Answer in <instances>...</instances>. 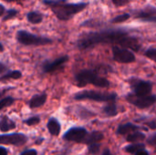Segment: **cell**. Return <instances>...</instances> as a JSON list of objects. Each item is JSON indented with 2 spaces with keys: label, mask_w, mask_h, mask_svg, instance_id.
<instances>
[{
  "label": "cell",
  "mask_w": 156,
  "mask_h": 155,
  "mask_svg": "<svg viewBox=\"0 0 156 155\" xmlns=\"http://www.w3.org/2000/svg\"><path fill=\"white\" fill-rule=\"evenodd\" d=\"M88 147H89V153L92 155H96L100 151V143H99L90 144V145H88Z\"/></svg>",
  "instance_id": "26"
},
{
  "label": "cell",
  "mask_w": 156,
  "mask_h": 155,
  "mask_svg": "<svg viewBox=\"0 0 156 155\" xmlns=\"http://www.w3.org/2000/svg\"><path fill=\"white\" fill-rule=\"evenodd\" d=\"M129 83L133 90V94H135L137 96L149 95L152 91L153 85L149 81L143 80V79H132L129 80Z\"/></svg>",
  "instance_id": "8"
},
{
  "label": "cell",
  "mask_w": 156,
  "mask_h": 155,
  "mask_svg": "<svg viewBox=\"0 0 156 155\" xmlns=\"http://www.w3.org/2000/svg\"><path fill=\"white\" fill-rule=\"evenodd\" d=\"M134 155H149V153L147 151H145V149H143V150H140L139 152H137L136 153H134Z\"/></svg>",
  "instance_id": "33"
},
{
  "label": "cell",
  "mask_w": 156,
  "mask_h": 155,
  "mask_svg": "<svg viewBox=\"0 0 156 155\" xmlns=\"http://www.w3.org/2000/svg\"><path fill=\"white\" fill-rule=\"evenodd\" d=\"M127 100L139 109H146L151 107L156 102L155 95H145V96H137L135 94H130L127 96Z\"/></svg>",
  "instance_id": "6"
},
{
  "label": "cell",
  "mask_w": 156,
  "mask_h": 155,
  "mask_svg": "<svg viewBox=\"0 0 156 155\" xmlns=\"http://www.w3.org/2000/svg\"><path fill=\"white\" fill-rule=\"evenodd\" d=\"M40 122V118L39 116H32L27 120L24 121V123L26 125H28V126H33V125H37Z\"/></svg>",
  "instance_id": "24"
},
{
  "label": "cell",
  "mask_w": 156,
  "mask_h": 155,
  "mask_svg": "<svg viewBox=\"0 0 156 155\" xmlns=\"http://www.w3.org/2000/svg\"><path fill=\"white\" fill-rule=\"evenodd\" d=\"M147 125L151 128V129H156V121H153V122H150L147 123Z\"/></svg>",
  "instance_id": "34"
},
{
  "label": "cell",
  "mask_w": 156,
  "mask_h": 155,
  "mask_svg": "<svg viewBox=\"0 0 156 155\" xmlns=\"http://www.w3.org/2000/svg\"><path fill=\"white\" fill-rule=\"evenodd\" d=\"M47 127H48V132L53 136H58L60 133L61 126H60L59 122L56 118H50L48 122Z\"/></svg>",
  "instance_id": "14"
},
{
  "label": "cell",
  "mask_w": 156,
  "mask_h": 155,
  "mask_svg": "<svg viewBox=\"0 0 156 155\" xmlns=\"http://www.w3.org/2000/svg\"><path fill=\"white\" fill-rule=\"evenodd\" d=\"M5 5H3L2 4H0V16H3V15L5 14Z\"/></svg>",
  "instance_id": "36"
},
{
  "label": "cell",
  "mask_w": 156,
  "mask_h": 155,
  "mask_svg": "<svg viewBox=\"0 0 156 155\" xmlns=\"http://www.w3.org/2000/svg\"><path fill=\"white\" fill-rule=\"evenodd\" d=\"M5 2H8V3H11V2H16V1H23V0H3Z\"/></svg>",
  "instance_id": "39"
},
{
  "label": "cell",
  "mask_w": 156,
  "mask_h": 155,
  "mask_svg": "<svg viewBox=\"0 0 156 155\" xmlns=\"http://www.w3.org/2000/svg\"><path fill=\"white\" fill-rule=\"evenodd\" d=\"M0 155H8V152L5 148L0 146Z\"/></svg>",
  "instance_id": "35"
},
{
  "label": "cell",
  "mask_w": 156,
  "mask_h": 155,
  "mask_svg": "<svg viewBox=\"0 0 156 155\" xmlns=\"http://www.w3.org/2000/svg\"><path fill=\"white\" fill-rule=\"evenodd\" d=\"M139 129L138 126L133 124V123H125V124H122V125H120L117 129V133L118 134H121V135H126V134H129L131 132H133L135 131H137Z\"/></svg>",
  "instance_id": "15"
},
{
  "label": "cell",
  "mask_w": 156,
  "mask_h": 155,
  "mask_svg": "<svg viewBox=\"0 0 156 155\" xmlns=\"http://www.w3.org/2000/svg\"><path fill=\"white\" fill-rule=\"evenodd\" d=\"M65 0H42L43 3L51 7L54 15L63 21H67L72 18L76 14L81 12L88 5L86 3H77V4H67L64 3Z\"/></svg>",
  "instance_id": "2"
},
{
  "label": "cell",
  "mask_w": 156,
  "mask_h": 155,
  "mask_svg": "<svg viewBox=\"0 0 156 155\" xmlns=\"http://www.w3.org/2000/svg\"><path fill=\"white\" fill-rule=\"evenodd\" d=\"M18 14V11L15 8H10V9H6L5 14L3 15L2 20L3 21H7L9 19H12L14 17H16Z\"/></svg>",
  "instance_id": "22"
},
{
  "label": "cell",
  "mask_w": 156,
  "mask_h": 155,
  "mask_svg": "<svg viewBox=\"0 0 156 155\" xmlns=\"http://www.w3.org/2000/svg\"><path fill=\"white\" fill-rule=\"evenodd\" d=\"M116 98L117 95L115 93H107V92H100V91H93V90L81 91L74 96V99L77 100H90L101 101V102L114 101Z\"/></svg>",
  "instance_id": "5"
},
{
  "label": "cell",
  "mask_w": 156,
  "mask_h": 155,
  "mask_svg": "<svg viewBox=\"0 0 156 155\" xmlns=\"http://www.w3.org/2000/svg\"><path fill=\"white\" fill-rule=\"evenodd\" d=\"M7 70H8L7 66H6L5 64L2 63V62H0V75L4 74V73H5V72H6Z\"/></svg>",
  "instance_id": "31"
},
{
  "label": "cell",
  "mask_w": 156,
  "mask_h": 155,
  "mask_svg": "<svg viewBox=\"0 0 156 155\" xmlns=\"http://www.w3.org/2000/svg\"><path fill=\"white\" fill-rule=\"evenodd\" d=\"M16 40L18 43L24 46H46L48 44H51L53 41L52 39L47 37H41L37 36L32 33H29L26 30L20 29L16 32Z\"/></svg>",
  "instance_id": "4"
},
{
  "label": "cell",
  "mask_w": 156,
  "mask_h": 155,
  "mask_svg": "<svg viewBox=\"0 0 156 155\" xmlns=\"http://www.w3.org/2000/svg\"><path fill=\"white\" fill-rule=\"evenodd\" d=\"M69 60V56L59 57L52 61H46L42 64V71L44 73H52L61 69Z\"/></svg>",
  "instance_id": "11"
},
{
  "label": "cell",
  "mask_w": 156,
  "mask_h": 155,
  "mask_svg": "<svg viewBox=\"0 0 156 155\" xmlns=\"http://www.w3.org/2000/svg\"><path fill=\"white\" fill-rule=\"evenodd\" d=\"M15 100H16L13 97H10V96H7L5 98H3L2 100H0V111L5 109V108L10 107L11 105H13Z\"/></svg>",
  "instance_id": "23"
},
{
  "label": "cell",
  "mask_w": 156,
  "mask_h": 155,
  "mask_svg": "<svg viewBox=\"0 0 156 155\" xmlns=\"http://www.w3.org/2000/svg\"><path fill=\"white\" fill-rule=\"evenodd\" d=\"M143 20H144V21H147V22H154V23H156V15L151 16H148V17H146V18H144Z\"/></svg>",
  "instance_id": "32"
},
{
  "label": "cell",
  "mask_w": 156,
  "mask_h": 155,
  "mask_svg": "<svg viewBox=\"0 0 156 155\" xmlns=\"http://www.w3.org/2000/svg\"><path fill=\"white\" fill-rule=\"evenodd\" d=\"M130 17H131V16L129 14H122V15L117 16L114 18H112V23H122V22H124V21L128 20Z\"/></svg>",
  "instance_id": "25"
},
{
  "label": "cell",
  "mask_w": 156,
  "mask_h": 155,
  "mask_svg": "<svg viewBox=\"0 0 156 155\" xmlns=\"http://www.w3.org/2000/svg\"><path fill=\"white\" fill-rule=\"evenodd\" d=\"M112 55H113L114 60L120 63L127 64V63H133L135 61L134 54L127 48H121L118 47H113Z\"/></svg>",
  "instance_id": "10"
},
{
  "label": "cell",
  "mask_w": 156,
  "mask_h": 155,
  "mask_svg": "<svg viewBox=\"0 0 156 155\" xmlns=\"http://www.w3.org/2000/svg\"><path fill=\"white\" fill-rule=\"evenodd\" d=\"M102 155H112L111 153V151L109 149H105L102 153Z\"/></svg>",
  "instance_id": "37"
},
{
  "label": "cell",
  "mask_w": 156,
  "mask_h": 155,
  "mask_svg": "<svg viewBox=\"0 0 156 155\" xmlns=\"http://www.w3.org/2000/svg\"><path fill=\"white\" fill-rule=\"evenodd\" d=\"M88 134L89 133L85 128H83V127H73V128H70L69 131H67L64 133L63 139L66 141H69V142L82 143H84Z\"/></svg>",
  "instance_id": "7"
},
{
  "label": "cell",
  "mask_w": 156,
  "mask_h": 155,
  "mask_svg": "<svg viewBox=\"0 0 156 155\" xmlns=\"http://www.w3.org/2000/svg\"><path fill=\"white\" fill-rule=\"evenodd\" d=\"M100 44H118L135 51H138L141 47L138 38L124 29H107L90 32L81 36L77 41V47L81 50L91 48Z\"/></svg>",
  "instance_id": "1"
},
{
  "label": "cell",
  "mask_w": 156,
  "mask_h": 155,
  "mask_svg": "<svg viewBox=\"0 0 156 155\" xmlns=\"http://www.w3.org/2000/svg\"><path fill=\"white\" fill-rule=\"evenodd\" d=\"M76 85L78 87H85L88 84H92L99 88H109L110 81L102 77L98 76L96 71L92 69H83L75 76Z\"/></svg>",
  "instance_id": "3"
},
{
  "label": "cell",
  "mask_w": 156,
  "mask_h": 155,
  "mask_svg": "<svg viewBox=\"0 0 156 155\" xmlns=\"http://www.w3.org/2000/svg\"><path fill=\"white\" fill-rule=\"evenodd\" d=\"M147 143L153 146H156V133L153 134L148 140H147Z\"/></svg>",
  "instance_id": "29"
},
{
  "label": "cell",
  "mask_w": 156,
  "mask_h": 155,
  "mask_svg": "<svg viewBox=\"0 0 156 155\" xmlns=\"http://www.w3.org/2000/svg\"><path fill=\"white\" fill-rule=\"evenodd\" d=\"M27 19L31 24H39L43 20V15L37 11H32L27 14Z\"/></svg>",
  "instance_id": "18"
},
{
  "label": "cell",
  "mask_w": 156,
  "mask_h": 155,
  "mask_svg": "<svg viewBox=\"0 0 156 155\" xmlns=\"http://www.w3.org/2000/svg\"><path fill=\"white\" fill-rule=\"evenodd\" d=\"M112 3L116 6H122L129 3V0H112Z\"/></svg>",
  "instance_id": "28"
},
{
  "label": "cell",
  "mask_w": 156,
  "mask_h": 155,
  "mask_svg": "<svg viewBox=\"0 0 156 155\" xmlns=\"http://www.w3.org/2000/svg\"><path fill=\"white\" fill-rule=\"evenodd\" d=\"M21 155H37V152L34 149H30L24 151L23 153H21Z\"/></svg>",
  "instance_id": "30"
},
{
  "label": "cell",
  "mask_w": 156,
  "mask_h": 155,
  "mask_svg": "<svg viewBox=\"0 0 156 155\" xmlns=\"http://www.w3.org/2000/svg\"><path fill=\"white\" fill-rule=\"evenodd\" d=\"M103 112L108 117L116 116L118 113V111H117V107H116V104L114 103V101L108 102V104L103 108Z\"/></svg>",
  "instance_id": "19"
},
{
  "label": "cell",
  "mask_w": 156,
  "mask_h": 155,
  "mask_svg": "<svg viewBox=\"0 0 156 155\" xmlns=\"http://www.w3.org/2000/svg\"><path fill=\"white\" fill-rule=\"evenodd\" d=\"M27 142V137L23 133H7L0 135V144L21 146Z\"/></svg>",
  "instance_id": "9"
},
{
  "label": "cell",
  "mask_w": 156,
  "mask_h": 155,
  "mask_svg": "<svg viewBox=\"0 0 156 155\" xmlns=\"http://www.w3.org/2000/svg\"><path fill=\"white\" fill-rule=\"evenodd\" d=\"M145 56L156 62V48H149L145 52Z\"/></svg>",
  "instance_id": "27"
},
{
  "label": "cell",
  "mask_w": 156,
  "mask_h": 155,
  "mask_svg": "<svg viewBox=\"0 0 156 155\" xmlns=\"http://www.w3.org/2000/svg\"><path fill=\"white\" fill-rule=\"evenodd\" d=\"M16 122L13 120H11L8 116L4 115L1 117L0 119V131L1 132H6L16 129Z\"/></svg>",
  "instance_id": "13"
},
{
  "label": "cell",
  "mask_w": 156,
  "mask_h": 155,
  "mask_svg": "<svg viewBox=\"0 0 156 155\" xmlns=\"http://www.w3.org/2000/svg\"><path fill=\"white\" fill-rule=\"evenodd\" d=\"M9 89H11V88H7L6 90L5 89V90H0V97H2V96L4 95V93H5V92L6 90H8Z\"/></svg>",
  "instance_id": "38"
},
{
  "label": "cell",
  "mask_w": 156,
  "mask_h": 155,
  "mask_svg": "<svg viewBox=\"0 0 156 155\" xmlns=\"http://www.w3.org/2000/svg\"><path fill=\"white\" fill-rule=\"evenodd\" d=\"M4 49H5L4 48V46L2 45V43H0V53H2L4 51Z\"/></svg>",
  "instance_id": "40"
},
{
  "label": "cell",
  "mask_w": 156,
  "mask_h": 155,
  "mask_svg": "<svg viewBox=\"0 0 156 155\" xmlns=\"http://www.w3.org/2000/svg\"><path fill=\"white\" fill-rule=\"evenodd\" d=\"M22 78V72L19 70H7L4 74L0 75V82L6 81L8 79H18Z\"/></svg>",
  "instance_id": "16"
},
{
  "label": "cell",
  "mask_w": 156,
  "mask_h": 155,
  "mask_svg": "<svg viewBox=\"0 0 156 155\" xmlns=\"http://www.w3.org/2000/svg\"><path fill=\"white\" fill-rule=\"evenodd\" d=\"M145 146L144 144L143 143H133V144H131V145H128L127 147H125V151L129 153H132V154H134L136 153L137 152H139L140 150H143L144 149Z\"/></svg>",
  "instance_id": "21"
},
{
  "label": "cell",
  "mask_w": 156,
  "mask_h": 155,
  "mask_svg": "<svg viewBox=\"0 0 156 155\" xmlns=\"http://www.w3.org/2000/svg\"><path fill=\"white\" fill-rule=\"evenodd\" d=\"M104 138L103 134L100 132H91L90 134H88L85 141H84V143L87 144V145H90V144H92V143H100L101 141H102Z\"/></svg>",
  "instance_id": "17"
},
{
  "label": "cell",
  "mask_w": 156,
  "mask_h": 155,
  "mask_svg": "<svg viewBox=\"0 0 156 155\" xmlns=\"http://www.w3.org/2000/svg\"><path fill=\"white\" fill-rule=\"evenodd\" d=\"M48 99V95L46 93H40L34 95L28 101V106L30 109H37L43 106Z\"/></svg>",
  "instance_id": "12"
},
{
  "label": "cell",
  "mask_w": 156,
  "mask_h": 155,
  "mask_svg": "<svg viewBox=\"0 0 156 155\" xmlns=\"http://www.w3.org/2000/svg\"><path fill=\"white\" fill-rule=\"evenodd\" d=\"M145 139V135L143 132H133L129 133V135L127 136V141L129 143H136L139 142H142Z\"/></svg>",
  "instance_id": "20"
}]
</instances>
